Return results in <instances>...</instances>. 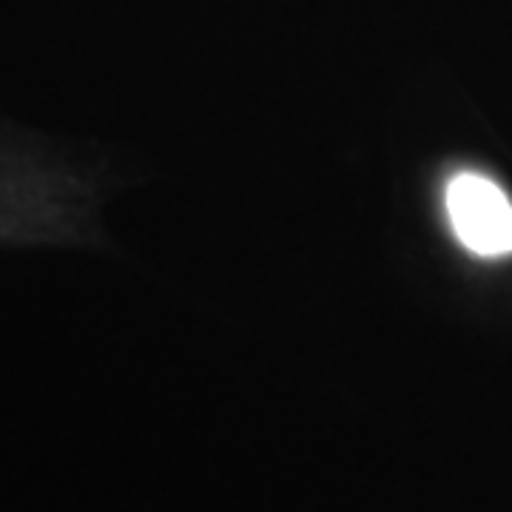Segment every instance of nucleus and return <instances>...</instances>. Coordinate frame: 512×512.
I'll return each instance as SVG.
<instances>
[{
  "instance_id": "f257e3e1",
  "label": "nucleus",
  "mask_w": 512,
  "mask_h": 512,
  "mask_svg": "<svg viewBox=\"0 0 512 512\" xmlns=\"http://www.w3.org/2000/svg\"><path fill=\"white\" fill-rule=\"evenodd\" d=\"M447 211L456 237L478 256L512 254V205L481 174H458L447 188Z\"/></svg>"
}]
</instances>
